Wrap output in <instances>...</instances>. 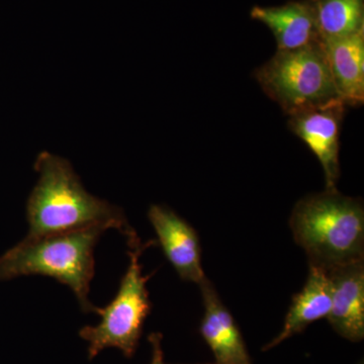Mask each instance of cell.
<instances>
[{
  "mask_svg": "<svg viewBox=\"0 0 364 364\" xmlns=\"http://www.w3.org/2000/svg\"><path fill=\"white\" fill-rule=\"evenodd\" d=\"M321 40L348 37L364 30V0H312Z\"/></svg>",
  "mask_w": 364,
  "mask_h": 364,
  "instance_id": "4fadbf2b",
  "label": "cell"
},
{
  "mask_svg": "<svg viewBox=\"0 0 364 364\" xmlns=\"http://www.w3.org/2000/svg\"><path fill=\"white\" fill-rule=\"evenodd\" d=\"M322 44L340 100L346 107L363 105L364 30L348 37L322 41Z\"/></svg>",
  "mask_w": 364,
  "mask_h": 364,
  "instance_id": "7c38bea8",
  "label": "cell"
},
{
  "mask_svg": "<svg viewBox=\"0 0 364 364\" xmlns=\"http://www.w3.org/2000/svg\"><path fill=\"white\" fill-rule=\"evenodd\" d=\"M130 258L128 269L121 280L117 296L104 309H98L100 324L85 326L79 332L88 342V358L93 359L105 348L119 349L132 358L142 336L144 323L150 315L152 304L147 289L152 274L144 275L140 257L156 241L142 243L136 232L127 237Z\"/></svg>",
  "mask_w": 364,
  "mask_h": 364,
  "instance_id": "277c9868",
  "label": "cell"
},
{
  "mask_svg": "<svg viewBox=\"0 0 364 364\" xmlns=\"http://www.w3.org/2000/svg\"><path fill=\"white\" fill-rule=\"evenodd\" d=\"M35 169L39 181L26 203L28 238L75 231L91 226L116 229L123 236L135 232L123 210L90 195L71 163L49 152L38 155Z\"/></svg>",
  "mask_w": 364,
  "mask_h": 364,
  "instance_id": "6da1fadb",
  "label": "cell"
},
{
  "mask_svg": "<svg viewBox=\"0 0 364 364\" xmlns=\"http://www.w3.org/2000/svg\"><path fill=\"white\" fill-rule=\"evenodd\" d=\"M109 228L91 226L38 238H28L0 256V280L43 275L70 287L85 313H97L90 299L95 277V248Z\"/></svg>",
  "mask_w": 364,
  "mask_h": 364,
  "instance_id": "3957f363",
  "label": "cell"
},
{
  "mask_svg": "<svg viewBox=\"0 0 364 364\" xmlns=\"http://www.w3.org/2000/svg\"><path fill=\"white\" fill-rule=\"evenodd\" d=\"M255 78L287 116L341 102L322 41L291 51H277L256 69Z\"/></svg>",
  "mask_w": 364,
  "mask_h": 364,
  "instance_id": "5b68a950",
  "label": "cell"
},
{
  "mask_svg": "<svg viewBox=\"0 0 364 364\" xmlns=\"http://www.w3.org/2000/svg\"><path fill=\"white\" fill-rule=\"evenodd\" d=\"M148 340H149L151 347H152V360H151V364H168L164 361V353H163L161 346L162 334H160V333H151Z\"/></svg>",
  "mask_w": 364,
  "mask_h": 364,
  "instance_id": "5bb4252c",
  "label": "cell"
},
{
  "mask_svg": "<svg viewBox=\"0 0 364 364\" xmlns=\"http://www.w3.org/2000/svg\"><path fill=\"white\" fill-rule=\"evenodd\" d=\"M331 280L324 268L310 264L303 289L294 294L279 334L268 342L262 351L272 350L294 335L305 331L316 321L328 318L331 310Z\"/></svg>",
  "mask_w": 364,
  "mask_h": 364,
  "instance_id": "8fae6325",
  "label": "cell"
},
{
  "mask_svg": "<svg viewBox=\"0 0 364 364\" xmlns=\"http://www.w3.org/2000/svg\"><path fill=\"white\" fill-rule=\"evenodd\" d=\"M294 239L311 265L333 268L364 259V208L360 198L337 189L306 196L289 219Z\"/></svg>",
  "mask_w": 364,
  "mask_h": 364,
  "instance_id": "7a4b0ae2",
  "label": "cell"
},
{
  "mask_svg": "<svg viewBox=\"0 0 364 364\" xmlns=\"http://www.w3.org/2000/svg\"><path fill=\"white\" fill-rule=\"evenodd\" d=\"M346 105L342 102L289 116V128L318 158L326 189L335 191L340 176V131Z\"/></svg>",
  "mask_w": 364,
  "mask_h": 364,
  "instance_id": "8992f818",
  "label": "cell"
},
{
  "mask_svg": "<svg viewBox=\"0 0 364 364\" xmlns=\"http://www.w3.org/2000/svg\"><path fill=\"white\" fill-rule=\"evenodd\" d=\"M253 20L269 28L277 51H291L320 42L312 0L291 1L280 6H254Z\"/></svg>",
  "mask_w": 364,
  "mask_h": 364,
  "instance_id": "30bf717a",
  "label": "cell"
},
{
  "mask_svg": "<svg viewBox=\"0 0 364 364\" xmlns=\"http://www.w3.org/2000/svg\"><path fill=\"white\" fill-rule=\"evenodd\" d=\"M332 304L328 320L342 338H364V259L340 265L328 272Z\"/></svg>",
  "mask_w": 364,
  "mask_h": 364,
  "instance_id": "ba28073f",
  "label": "cell"
},
{
  "mask_svg": "<svg viewBox=\"0 0 364 364\" xmlns=\"http://www.w3.org/2000/svg\"><path fill=\"white\" fill-rule=\"evenodd\" d=\"M205 314L200 333L215 358L214 364H252L240 328L208 279L200 284Z\"/></svg>",
  "mask_w": 364,
  "mask_h": 364,
  "instance_id": "9c48e42d",
  "label": "cell"
},
{
  "mask_svg": "<svg viewBox=\"0 0 364 364\" xmlns=\"http://www.w3.org/2000/svg\"><path fill=\"white\" fill-rule=\"evenodd\" d=\"M148 218L156 232L158 244L181 279L200 286L205 279L200 238L193 227L171 208L153 205Z\"/></svg>",
  "mask_w": 364,
  "mask_h": 364,
  "instance_id": "52a82bcc",
  "label": "cell"
}]
</instances>
